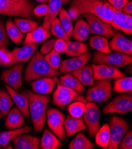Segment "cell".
Here are the masks:
<instances>
[{
	"label": "cell",
	"mask_w": 132,
	"mask_h": 149,
	"mask_svg": "<svg viewBox=\"0 0 132 149\" xmlns=\"http://www.w3.org/2000/svg\"><path fill=\"white\" fill-rule=\"evenodd\" d=\"M6 30L8 38L12 42L20 45L23 42L24 36L18 27L11 19H8L6 23Z\"/></svg>",
	"instance_id": "obj_32"
},
{
	"label": "cell",
	"mask_w": 132,
	"mask_h": 149,
	"mask_svg": "<svg viewBox=\"0 0 132 149\" xmlns=\"http://www.w3.org/2000/svg\"><path fill=\"white\" fill-rule=\"evenodd\" d=\"M75 77L84 86H91L94 84V70L92 65L88 64L77 70L71 72Z\"/></svg>",
	"instance_id": "obj_25"
},
{
	"label": "cell",
	"mask_w": 132,
	"mask_h": 149,
	"mask_svg": "<svg viewBox=\"0 0 132 149\" xmlns=\"http://www.w3.org/2000/svg\"><path fill=\"white\" fill-rule=\"evenodd\" d=\"M113 91L117 93H130L132 91V77H124L115 79L114 83Z\"/></svg>",
	"instance_id": "obj_36"
},
{
	"label": "cell",
	"mask_w": 132,
	"mask_h": 149,
	"mask_svg": "<svg viewBox=\"0 0 132 149\" xmlns=\"http://www.w3.org/2000/svg\"><path fill=\"white\" fill-rule=\"evenodd\" d=\"M14 23L23 33L30 32L39 27L37 22L26 18H16L14 20Z\"/></svg>",
	"instance_id": "obj_38"
},
{
	"label": "cell",
	"mask_w": 132,
	"mask_h": 149,
	"mask_svg": "<svg viewBox=\"0 0 132 149\" xmlns=\"http://www.w3.org/2000/svg\"><path fill=\"white\" fill-rule=\"evenodd\" d=\"M132 111V96L131 94H123L113 99L105 107L103 113H127Z\"/></svg>",
	"instance_id": "obj_11"
},
{
	"label": "cell",
	"mask_w": 132,
	"mask_h": 149,
	"mask_svg": "<svg viewBox=\"0 0 132 149\" xmlns=\"http://www.w3.org/2000/svg\"><path fill=\"white\" fill-rule=\"evenodd\" d=\"M55 40L56 39H49L44 42L40 48L39 51L43 55H46L50 52L53 49Z\"/></svg>",
	"instance_id": "obj_46"
},
{
	"label": "cell",
	"mask_w": 132,
	"mask_h": 149,
	"mask_svg": "<svg viewBox=\"0 0 132 149\" xmlns=\"http://www.w3.org/2000/svg\"><path fill=\"white\" fill-rule=\"evenodd\" d=\"M35 1L41 3H46L48 2V0H35Z\"/></svg>",
	"instance_id": "obj_51"
},
{
	"label": "cell",
	"mask_w": 132,
	"mask_h": 149,
	"mask_svg": "<svg viewBox=\"0 0 132 149\" xmlns=\"http://www.w3.org/2000/svg\"><path fill=\"white\" fill-rule=\"evenodd\" d=\"M91 58V53L86 52L82 55L65 59L61 63L59 72L61 74H66L80 69L86 65Z\"/></svg>",
	"instance_id": "obj_15"
},
{
	"label": "cell",
	"mask_w": 132,
	"mask_h": 149,
	"mask_svg": "<svg viewBox=\"0 0 132 149\" xmlns=\"http://www.w3.org/2000/svg\"><path fill=\"white\" fill-rule=\"evenodd\" d=\"M57 84V88L53 94V103L63 109L78 95V93L70 88L62 85L59 81Z\"/></svg>",
	"instance_id": "obj_13"
},
{
	"label": "cell",
	"mask_w": 132,
	"mask_h": 149,
	"mask_svg": "<svg viewBox=\"0 0 132 149\" xmlns=\"http://www.w3.org/2000/svg\"><path fill=\"white\" fill-rule=\"evenodd\" d=\"M50 30L51 31V33L56 38L58 39H62L66 41L69 40L70 39L65 32L59 19L57 17L51 22Z\"/></svg>",
	"instance_id": "obj_39"
},
{
	"label": "cell",
	"mask_w": 132,
	"mask_h": 149,
	"mask_svg": "<svg viewBox=\"0 0 132 149\" xmlns=\"http://www.w3.org/2000/svg\"><path fill=\"white\" fill-rule=\"evenodd\" d=\"M64 127L66 136L68 137L86 128V126L81 117L74 118L70 115L68 116L65 119Z\"/></svg>",
	"instance_id": "obj_23"
},
{
	"label": "cell",
	"mask_w": 132,
	"mask_h": 149,
	"mask_svg": "<svg viewBox=\"0 0 132 149\" xmlns=\"http://www.w3.org/2000/svg\"><path fill=\"white\" fill-rule=\"evenodd\" d=\"M11 61V54L6 47L0 48V65L9 67Z\"/></svg>",
	"instance_id": "obj_43"
},
{
	"label": "cell",
	"mask_w": 132,
	"mask_h": 149,
	"mask_svg": "<svg viewBox=\"0 0 132 149\" xmlns=\"http://www.w3.org/2000/svg\"><path fill=\"white\" fill-rule=\"evenodd\" d=\"M58 81L56 77L41 78L33 80L31 83V87L34 93L48 95L52 92Z\"/></svg>",
	"instance_id": "obj_18"
},
{
	"label": "cell",
	"mask_w": 132,
	"mask_h": 149,
	"mask_svg": "<svg viewBox=\"0 0 132 149\" xmlns=\"http://www.w3.org/2000/svg\"><path fill=\"white\" fill-rule=\"evenodd\" d=\"M39 43L24 45L23 47L16 48L12 51L11 61L10 67L19 63H24L28 61L35 54Z\"/></svg>",
	"instance_id": "obj_17"
},
{
	"label": "cell",
	"mask_w": 132,
	"mask_h": 149,
	"mask_svg": "<svg viewBox=\"0 0 132 149\" xmlns=\"http://www.w3.org/2000/svg\"><path fill=\"white\" fill-rule=\"evenodd\" d=\"M31 126H26L20 128L10 130L9 131L0 132V146L6 148V146L12 140L19 134L23 133H27L32 131Z\"/></svg>",
	"instance_id": "obj_28"
},
{
	"label": "cell",
	"mask_w": 132,
	"mask_h": 149,
	"mask_svg": "<svg viewBox=\"0 0 132 149\" xmlns=\"http://www.w3.org/2000/svg\"><path fill=\"white\" fill-rule=\"evenodd\" d=\"M8 43V36L6 27L1 20H0V48L6 47Z\"/></svg>",
	"instance_id": "obj_45"
},
{
	"label": "cell",
	"mask_w": 132,
	"mask_h": 149,
	"mask_svg": "<svg viewBox=\"0 0 132 149\" xmlns=\"http://www.w3.org/2000/svg\"><path fill=\"white\" fill-rule=\"evenodd\" d=\"M119 146L120 149H131L132 148V131L130 130L126 132L122 139Z\"/></svg>",
	"instance_id": "obj_44"
},
{
	"label": "cell",
	"mask_w": 132,
	"mask_h": 149,
	"mask_svg": "<svg viewBox=\"0 0 132 149\" xmlns=\"http://www.w3.org/2000/svg\"><path fill=\"white\" fill-rule=\"evenodd\" d=\"M13 105V100L7 91L0 89V112L3 117L7 115Z\"/></svg>",
	"instance_id": "obj_37"
},
{
	"label": "cell",
	"mask_w": 132,
	"mask_h": 149,
	"mask_svg": "<svg viewBox=\"0 0 132 149\" xmlns=\"http://www.w3.org/2000/svg\"><path fill=\"white\" fill-rule=\"evenodd\" d=\"M94 85L87 91L85 99L88 102L102 103L111 96L112 85L109 80H97Z\"/></svg>",
	"instance_id": "obj_6"
},
{
	"label": "cell",
	"mask_w": 132,
	"mask_h": 149,
	"mask_svg": "<svg viewBox=\"0 0 132 149\" xmlns=\"http://www.w3.org/2000/svg\"><path fill=\"white\" fill-rule=\"evenodd\" d=\"M111 50L131 56L132 55V42L120 33H116L109 43Z\"/></svg>",
	"instance_id": "obj_19"
},
{
	"label": "cell",
	"mask_w": 132,
	"mask_h": 149,
	"mask_svg": "<svg viewBox=\"0 0 132 149\" xmlns=\"http://www.w3.org/2000/svg\"><path fill=\"white\" fill-rule=\"evenodd\" d=\"M28 100L29 112L32 120L34 130L40 132L46 120V112L50 97L47 95L37 94L30 91H23Z\"/></svg>",
	"instance_id": "obj_2"
},
{
	"label": "cell",
	"mask_w": 132,
	"mask_h": 149,
	"mask_svg": "<svg viewBox=\"0 0 132 149\" xmlns=\"http://www.w3.org/2000/svg\"><path fill=\"white\" fill-rule=\"evenodd\" d=\"M25 123L22 113L17 107H14L7 114L5 127L8 130H14L23 127Z\"/></svg>",
	"instance_id": "obj_22"
},
{
	"label": "cell",
	"mask_w": 132,
	"mask_h": 149,
	"mask_svg": "<svg viewBox=\"0 0 132 149\" xmlns=\"http://www.w3.org/2000/svg\"><path fill=\"white\" fill-rule=\"evenodd\" d=\"M48 13L44 19L42 26L49 31L51 22L57 17L59 13L64 0H48Z\"/></svg>",
	"instance_id": "obj_24"
},
{
	"label": "cell",
	"mask_w": 132,
	"mask_h": 149,
	"mask_svg": "<svg viewBox=\"0 0 132 149\" xmlns=\"http://www.w3.org/2000/svg\"><path fill=\"white\" fill-rule=\"evenodd\" d=\"M51 32L43 26H39L30 32L27 33L24 42V45L40 43V42L49 38Z\"/></svg>",
	"instance_id": "obj_26"
},
{
	"label": "cell",
	"mask_w": 132,
	"mask_h": 149,
	"mask_svg": "<svg viewBox=\"0 0 132 149\" xmlns=\"http://www.w3.org/2000/svg\"><path fill=\"white\" fill-rule=\"evenodd\" d=\"M97 145L104 149H107L110 139V127L108 124H104L99 128L95 136Z\"/></svg>",
	"instance_id": "obj_34"
},
{
	"label": "cell",
	"mask_w": 132,
	"mask_h": 149,
	"mask_svg": "<svg viewBox=\"0 0 132 149\" xmlns=\"http://www.w3.org/2000/svg\"><path fill=\"white\" fill-rule=\"evenodd\" d=\"M23 68V64L21 63L14 64L10 69L2 72L1 79L17 91L22 86Z\"/></svg>",
	"instance_id": "obj_12"
},
{
	"label": "cell",
	"mask_w": 132,
	"mask_h": 149,
	"mask_svg": "<svg viewBox=\"0 0 132 149\" xmlns=\"http://www.w3.org/2000/svg\"><path fill=\"white\" fill-rule=\"evenodd\" d=\"M16 149H39L40 140L38 137L26 133L21 134L12 140Z\"/></svg>",
	"instance_id": "obj_20"
},
{
	"label": "cell",
	"mask_w": 132,
	"mask_h": 149,
	"mask_svg": "<svg viewBox=\"0 0 132 149\" xmlns=\"http://www.w3.org/2000/svg\"><path fill=\"white\" fill-rule=\"evenodd\" d=\"M82 15L89 24L91 34L110 38L117 33L111 24L102 21L94 15L90 13Z\"/></svg>",
	"instance_id": "obj_9"
},
{
	"label": "cell",
	"mask_w": 132,
	"mask_h": 149,
	"mask_svg": "<svg viewBox=\"0 0 132 149\" xmlns=\"http://www.w3.org/2000/svg\"><path fill=\"white\" fill-rule=\"evenodd\" d=\"M48 125L54 134L60 140H65L66 133L64 127L65 115L56 108H49L46 112Z\"/></svg>",
	"instance_id": "obj_8"
},
{
	"label": "cell",
	"mask_w": 132,
	"mask_h": 149,
	"mask_svg": "<svg viewBox=\"0 0 132 149\" xmlns=\"http://www.w3.org/2000/svg\"><path fill=\"white\" fill-rule=\"evenodd\" d=\"M45 58L50 67L53 69L57 71L59 69L61 63L59 53L53 49L50 52L45 55Z\"/></svg>",
	"instance_id": "obj_42"
},
{
	"label": "cell",
	"mask_w": 132,
	"mask_h": 149,
	"mask_svg": "<svg viewBox=\"0 0 132 149\" xmlns=\"http://www.w3.org/2000/svg\"><path fill=\"white\" fill-rule=\"evenodd\" d=\"M86 104L83 102H75L68 107V111L70 115L74 118H81L84 115Z\"/></svg>",
	"instance_id": "obj_41"
},
{
	"label": "cell",
	"mask_w": 132,
	"mask_h": 149,
	"mask_svg": "<svg viewBox=\"0 0 132 149\" xmlns=\"http://www.w3.org/2000/svg\"><path fill=\"white\" fill-rule=\"evenodd\" d=\"M88 50V47L81 42L68 40L67 41L66 49L64 53L70 56H77L85 53Z\"/></svg>",
	"instance_id": "obj_35"
},
{
	"label": "cell",
	"mask_w": 132,
	"mask_h": 149,
	"mask_svg": "<svg viewBox=\"0 0 132 149\" xmlns=\"http://www.w3.org/2000/svg\"><path fill=\"white\" fill-rule=\"evenodd\" d=\"M84 121L88 129L89 135L95 137L100 127L101 111L100 107L95 102H88L86 104L84 113Z\"/></svg>",
	"instance_id": "obj_10"
},
{
	"label": "cell",
	"mask_w": 132,
	"mask_h": 149,
	"mask_svg": "<svg viewBox=\"0 0 132 149\" xmlns=\"http://www.w3.org/2000/svg\"><path fill=\"white\" fill-rule=\"evenodd\" d=\"M1 117H2V115H1V112H0V120H1Z\"/></svg>",
	"instance_id": "obj_54"
},
{
	"label": "cell",
	"mask_w": 132,
	"mask_h": 149,
	"mask_svg": "<svg viewBox=\"0 0 132 149\" xmlns=\"http://www.w3.org/2000/svg\"><path fill=\"white\" fill-rule=\"evenodd\" d=\"M107 1L116 10L122 11L123 8L130 1V0H107Z\"/></svg>",
	"instance_id": "obj_49"
},
{
	"label": "cell",
	"mask_w": 132,
	"mask_h": 149,
	"mask_svg": "<svg viewBox=\"0 0 132 149\" xmlns=\"http://www.w3.org/2000/svg\"><path fill=\"white\" fill-rule=\"evenodd\" d=\"M94 70V80L117 79L126 77V74L118 68L105 64L91 65Z\"/></svg>",
	"instance_id": "obj_14"
},
{
	"label": "cell",
	"mask_w": 132,
	"mask_h": 149,
	"mask_svg": "<svg viewBox=\"0 0 132 149\" xmlns=\"http://www.w3.org/2000/svg\"><path fill=\"white\" fill-rule=\"evenodd\" d=\"M93 62L95 64H105L117 68H122L131 64V56L114 51L108 54L95 52Z\"/></svg>",
	"instance_id": "obj_5"
},
{
	"label": "cell",
	"mask_w": 132,
	"mask_h": 149,
	"mask_svg": "<svg viewBox=\"0 0 132 149\" xmlns=\"http://www.w3.org/2000/svg\"><path fill=\"white\" fill-rule=\"evenodd\" d=\"M90 34V28L88 23L84 19H79L73 29L72 37L78 42L86 40Z\"/></svg>",
	"instance_id": "obj_27"
},
{
	"label": "cell",
	"mask_w": 132,
	"mask_h": 149,
	"mask_svg": "<svg viewBox=\"0 0 132 149\" xmlns=\"http://www.w3.org/2000/svg\"><path fill=\"white\" fill-rule=\"evenodd\" d=\"M62 146L59 139L48 128L44 131L40 142V147L42 149H57Z\"/></svg>",
	"instance_id": "obj_29"
},
{
	"label": "cell",
	"mask_w": 132,
	"mask_h": 149,
	"mask_svg": "<svg viewBox=\"0 0 132 149\" xmlns=\"http://www.w3.org/2000/svg\"><path fill=\"white\" fill-rule=\"evenodd\" d=\"M6 88L13 102L16 103L17 107L22 113L23 116L28 119L30 116V112H29L28 100L26 95L23 92L21 94L18 93L8 85H6Z\"/></svg>",
	"instance_id": "obj_21"
},
{
	"label": "cell",
	"mask_w": 132,
	"mask_h": 149,
	"mask_svg": "<svg viewBox=\"0 0 132 149\" xmlns=\"http://www.w3.org/2000/svg\"><path fill=\"white\" fill-rule=\"evenodd\" d=\"M59 83L62 85L70 88L77 92L85 91L84 86L71 73H66L64 76L61 77Z\"/></svg>",
	"instance_id": "obj_31"
},
{
	"label": "cell",
	"mask_w": 132,
	"mask_h": 149,
	"mask_svg": "<svg viewBox=\"0 0 132 149\" xmlns=\"http://www.w3.org/2000/svg\"><path fill=\"white\" fill-rule=\"evenodd\" d=\"M113 10L107 0H70L68 13L72 20H75L80 15L90 13L110 24Z\"/></svg>",
	"instance_id": "obj_1"
},
{
	"label": "cell",
	"mask_w": 132,
	"mask_h": 149,
	"mask_svg": "<svg viewBox=\"0 0 132 149\" xmlns=\"http://www.w3.org/2000/svg\"><path fill=\"white\" fill-rule=\"evenodd\" d=\"M89 45L92 48L101 53L108 54L111 52L109 46V42L105 37L98 35L94 36L90 39Z\"/></svg>",
	"instance_id": "obj_33"
},
{
	"label": "cell",
	"mask_w": 132,
	"mask_h": 149,
	"mask_svg": "<svg viewBox=\"0 0 132 149\" xmlns=\"http://www.w3.org/2000/svg\"><path fill=\"white\" fill-rule=\"evenodd\" d=\"M69 0H64V2H63V4H66L68 2H69Z\"/></svg>",
	"instance_id": "obj_52"
},
{
	"label": "cell",
	"mask_w": 132,
	"mask_h": 149,
	"mask_svg": "<svg viewBox=\"0 0 132 149\" xmlns=\"http://www.w3.org/2000/svg\"><path fill=\"white\" fill-rule=\"evenodd\" d=\"M109 127L110 139L107 148L117 149L119 148L122 139L129 131V125L124 118L113 116L111 118Z\"/></svg>",
	"instance_id": "obj_7"
},
{
	"label": "cell",
	"mask_w": 132,
	"mask_h": 149,
	"mask_svg": "<svg viewBox=\"0 0 132 149\" xmlns=\"http://www.w3.org/2000/svg\"><path fill=\"white\" fill-rule=\"evenodd\" d=\"M13 1H26V0H13Z\"/></svg>",
	"instance_id": "obj_53"
},
{
	"label": "cell",
	"mask_w": 132,
	"mask_h": 149,
	"mask_svg": "<svg viewBox=\"0 0 132 149\" xmlns=\"http://www.w3.org/2000/svg\"><path fill=\"white\" fill-rule=\"evenodd\" d=\"M122 12L127 15L132 14V2L129 1L123 8Z\"/></svg>",
	"instance_id": "obj_50"
},
{
	"label": "cell",
	"mask_w": 132,
	"mask_h": 149,
	"mask_svg": "<svg viewBox=\"0 0 132 149\" xmlns=\"http://www.w3.org/2000/svg\"><path fill=\"white\" fill-rule=\"evenodd\" d=\"M34 4L28 0L15 1L13 0H0V14L26 19L33 17Z\"/></svg>",
	"instance_id": "obj_4"
},
{
	"label": "cell",
	"mask_w": 132,
	"mask_h": 149,
	"mask_svg": "<svg viewBox=\"0 0 132 149\" xmlns=\"http://www.w3.org/2000/svg\"><path fill=\"white\" fill-rule=\"evenodd\" d=\"M93 143L82 132H79L68 146L69 149H93L95 148Z\"/></svg>",
	"instance_id": "obj_30"
},
{
	"label": "cell",
	"mask_w": 132,
	"mask_h": 149,
	"mask_svg": "<svg viewBox=\"0 0 132 149\" xmlns=\"http://www.w3.org/2000/svg\"><path fill=\"white\" fill-rule=\"evenodd\" d=\"M113 18L111 26L115 30H120L126 35L132 34V16L127 15L122 11L113 10Z\"/></svg>",
	"instance_id": "obj_16"
},
{
	"label": "cell",
	"mask_w": 132,
	"mask_h": 149,
	"mask_svg": "<svg viewBox=\"0 0 132 149\" xmlns=\"http://www.w3.org/2000/svg\"><path fill=\"white\" fill-rule=\"evenodd\" d=\"M59 19L62 27H64L69 38L70 39L72 38V31L74 28H73L72 20L68 11L65 8H61L59 13Z\"/></svg>",
	"instance_id": "obj_40"
},
{
	"label": "cell",
	"mask_w": 132,
	"mask_h": 149,
	"mask_svg": "<svg viewBox=\"0 0 132 149\" xmlns=\"http://www.w3.org/2000/svg\"><path fill=\"white\" fill-rule=\"evenodd\" d=\"M67 47V41L62 39H57L55 40L53 49L58 53H64Z\"/></svg>",
	"instance_id": "obj_48"
},
{
	"label": "cell",
	"mask_w": 132,
	"mask_h": 149,
	"mask_svg": "<svg viewBox=\"0 0 132 149\" xmlns=\"http://www.w3.org/2000/svg\"><path fill=\"white\" fill-rule=\"evenodd\" d=\"M60 74L57 70L50 67L40 51H37L26 68L24 80L27 83L41 78L57 77Z\"/></svg>",
	"instance_id": "obj_3"
},
{
	"label": "cell",
	"mask_w": 132,
	"mask_h": 149,
	"mask_svg": "<svg viewBox=\"0 0 132 149\" xmlns=\"http://www.w3.org/2000/svg\"><path fill=\"white\" fill-rule=\"evenodd\" d=\"M48 13V6L42 3L33 8V13L37 17L46 16Z\"/></svg>",
	"instance_id": "obj_47"
}]
</instances>
